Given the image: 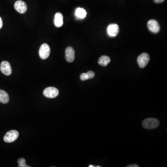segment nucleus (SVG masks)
<instances>
[{
    "mask_svg": "<svg viewBox=\"0 0 167 167\" xmlns=\"http://www.w3.org/2000/svg\"><path fill=\"white\" fill-rule=\"evenodd\" d=\"M143 127L145 129H152L157 128L160 124L158 119L154 118H148L143 121Z\"/></svg>",
    "mask_w": 167,
    "mask_h": 167,
    "instance_id": "1",
    "label": "nucleus"
},
{
    "mask_svg": "<svg viewBox=\"0 0 167 167\" xmlns=\"http://www.w3.org/2000/svg\"><path fill=\"white\" fill-rule=\"evenodd\" d=\"M150 56L148 54L144 53L139 56L137 59V61L139 66L141 68H144L150 61Z\"/></svg>",
    "mask_w": 167,
    "mask_h": 167,
    "instance_id": "2",
    "label": "nucleus"
},
{
    "mask_svg": "<svg viewBox=\"0 0 167 167\" xmlns=\"http://www.w3.org/2000/svg\"><path fill=\"white\" fill-rule=\"evenodd\" d=\"M19 133L16 130L8 131L4 137V141L6 143H10L16 141L18 137Z\"/></svg>",
    "mask_w": 167,
    "mask_h": 167,
    "instance_id": "3",
    "label": "nucleus"
},
{
    "mask_svg": "<svg viewBox=\"0 0 167 167\" xmlns=\"http://www.w3.org/2000/svg\"><path fill=\"white\" fill-rule=\"evenodd\" d=\"M59 91L58 89L54 87H49L46 88L43 92V94L47 98L54 99L58 96Z\"/></svg>",
    "mask_w": 167,
    "mask_h": 167,
    "instance_id": "4",
    "label": "nucleus"
},
{
    "mask_svg": "<svg viewBox=\"0 0 167 167\" xmlns=\"http://www.w3.org/2000/svg\"><path fill=\"white\" fill-rule=\"evenodd\" d=\"M50 54V47L48 44L44 43L40 46L39 49V55L43 60L47 59Z\"/></svg>",
    "mask_w": 167,
    "mask_h": 167,
    "instance_id": "5",
    "label": "nucleus"
},
{
    "mask_svg": "<svg viewBox=\"0 0 167 167\" xmlns=\"http://www.w3.org/2000/svg\"><path fill=\"white\" fill-rule=\"evenodd\" d=\"M0 69L5 75H10L12 73V68L10 63L7 61H3L1 63L0 65Z\"/></svg>",
    "mask_w": 167,
    "mask_h": 167,
    "instance_id": "6",
    "label": "nucleus"
},
{
    "mask_svg": "<svg viewBox=\"0 0 167 167\" xmlns=\"http://www.w3.org/2000/svg\"><path fill=\"white\" fill-rule=\"evenodd\" d=\"M15 9L20 14H24L27 11V5L24 2L17 1L14 5Z\"/></svg>",
    "mask_w": 167,
    "mask_h": 167,
    "instance_id": "7",
    "label": "nucleus"
},
{
    "mask_svg": "<svg viewBox=\"0 0 167 167\" xmlns=\"http://www.w3.org/2000/svg\"><path fill=\"white\" fill-rule=\"evenodd\" d=\"M147 25L149 30L153 33H158L160 30L158 23L155 20H151L148 21Z\"/></svg>",
    "mask_w": 167,
    "mask_h": 167,
    "instance_id": "8",
    "label": "nucleus"
},
{
    "mask_svg": "<svg viewBox=\"0 0 167 167\" xmlns=\"http://www.w3.org/2000/svg\"><path fill=\"white\" fill-rule=\"evenodd\" d=\"M65 58L68 62H72L75 59V51L72 47H67L65 52Z\"/></svg>",
    "mask_w": 167,
    "mask_h": 167,
    "instance_id": "9",
    "label": "nucleus"
},
{
    "mask_svg": "<svg viewBox=\"0 0 167 167\" xmlns=\"http://www.w3.org/2000/svg\"><path fill=\"white\" fill-rule=\"evenodd\" d=\"M108 33L111 37H115L119 32V27L116 24H111L108 27Z\"/></svg>",
    "mask_w": 167,
    "mask_h": 167,
    "instance_id": "10",
    "label": "nucleus"
},
{
    "mask_svg": "<svg viewBox=\"0 0 167 167\" xmlns=\"http://www.w3.org/2000/svg\"><path fill=\"white\" fill-rule=\"evenodd\" d=\"M54 22L55 26L56 27H60L62 26L63 24V16L61 13L59 12L55 14Z\"/></svg>",
    "mask_w": 167,
    "mask_h": 167,
    "instance_id": "11",
    "label": "nucleus"
},
{
    "mask_svg": "<svg viewBox=\"0 0 167 167\" xmlns=\"http://www.w3.org/2000/svg\"><path fill=\"white\" fill-rule=\"evenodd\" d=\"M110 61V59L107 56H102L100 57L98 61V63L100 66L103 67H106L107 66Z\"/></svg>",
    "mask_w": 167,
    "mask_h": 167,
    "instance_id": "12",
    "label": "nucleus"
},
{
    "mask_svg": "<svg viewBox=\"0 0 167 167\" xmlns=\"http://www.w3.org/2000/svg\"><path fill=\"white\" fill-rule=\"evenodd\" d=\"M9 100V95L5 91L0 90V102L7 104Z\"/></svg>",
    "mask_w": 167,
    "mask_h": 167,
    "instance_id": "13",
    "label": "nucleus"
},
{
    "mask_svg": "<svg viewBox=\"0 0 167 167\" xmlns=\"http://www.w3.org/2000/svg\"><path fill=\"white\" fill-rule=\"evenodd\" d=\"M87 13L84 9L78 8L76 9L75 11V15L79 19H84L86 17Z\"/></svg>",
    "mask_w": 167,
    "mask_h": 167,
    "instance_id": "14",
    "label": "nucleus"
},
{
    "mask_svg": "<svg viewBox=\"0 0 167 167\" xmlns=\"http://www.w3.org/2000/svg\"><path fill=\"white\" fill-rule=\"evenodd\" d=\"M18 163L19 164V167H30L26 164V160L23 158H21L18 160Z\"/></svg>",
    "mask_w": 167,
    "mask_h": 167,
    "instance_id": "15",
    "label": "nucleus"
},
{
    "mask_svg": "<svg viewBox=\"0 0 167 167\" xmlns=\"http://www.w3.org/2000/svg\"><path fill=\"white\" fill-rule=\"evenodd\" d=\"M88 76V79H92L95 77V74L93 71H89L86 73Z\"/></svg>",
    "mask_w": 167,
    "mask_h": 167,
    "instance_id": "16",
    "label": "nucleus"
},
{
    "mask_svg": "<svg viewBox=\"0 0 167 167\" xmlns=\"http://www.w3.org/2000/svg\"><path fill=\"white\" fill-rule=\"evenodd\" d=\"M80 79L82 81H85V80H88V77L86 73H83L80 75Z\"/></svg>",
    "mask_w": 167,
    "mask_h": 167,
    "instance_id": "17",
    "label": "nucleus"
},
{
    "mask_svg": "<svg viewBox=\"0 0 167 167\" xmlns=\"http://www.w3.org/2000/svg\"><path fill=\"white\" fill-rule=\"evenodd\" d=\"M154 2L156 3H161L163 2L165 0H153Z\"/></svg>",
    "mask_w": 167,
    "mask_h": 167,
    "instance_id": "18",
    "label": "nucleus"
},
{
    "mask_svg": "<svg viewBox=\"0 0 167 167\" xmlns=\"http://www.w3.org/2000/svg\"><path fill=\"white\" fill-rule=\"evenodd\" d=\"M3 26V22H2V19L0 17V30L2 28Z\"/></svg>",
    "mask_w": 167,
    "mask_h": 167,
    "instance_id": "19",
    "label": "nucleus"
},
{
    "mask_svg": "<svg viewBox=\"0 0 167 167\" xmlns=\"http://www.w3.org/2000/svg\"><path fill=\"white\" fill-rule=\"evenodd\" d=\"M127 167H139V166L137 164H131V165H129L127 166Z\"/></svg>",
    "mask_w": 167,
    "mask_h": 167,
    "instance_id": "20",
    "label": "nucleus"
},
{
    "mask_svg": "<svg viewBox=\"0 0 167 167\" xmlns=\"http://www.w3.org/2000/svg\"><path fill=\"white\" fill-rule=\"evenodd\" d=\"M89 167H95V166H92V165H89Z\"/></svg>",
    "mask_w": 167,
    "mask_h": 167,
    "instance_id": "21",
    "label": "nucleus"
}]
</instances>
